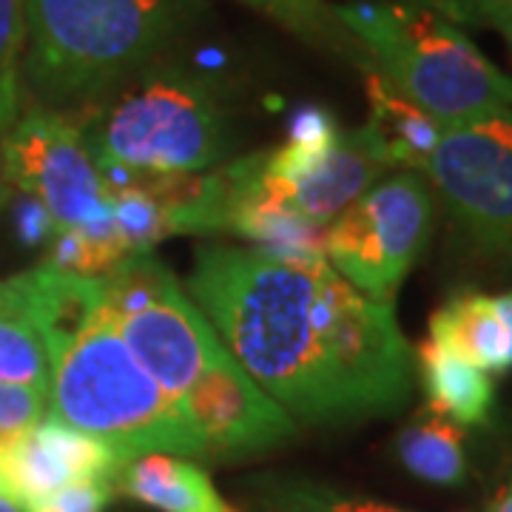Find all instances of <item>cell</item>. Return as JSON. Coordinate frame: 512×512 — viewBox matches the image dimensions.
Here are the masks:
<instances>
[{
    "label": "cell",
    "mask_w": 512,
    "mask_h": 512,
    "mask_svg": "<svg viewBox=\"0 0 512 512\" xmlns=\"http://www.w3.org/2000/svg\"><path fill=\"white\" fill-rule=\"evenodd\" d=\"M185 293L291 419H379L413 396L416 348L396 305L356 291L328 259L202 245Z\"/></svg>",
    "instance_id": "6da1fadb"
},
{
    "label": "cell",
    "mask_w": 512,
    "mask_h": 512,
    "mask_svg": "<svg viewBox=\"0 0 512 512\" xmlns=\"http://www.w3.org/2000/svg\"><path fill=\"white\" fill-rule=\"evenodd\" d=\"M49 365L46 416L103 441L123 464L146 453L205 456L177 402L123 342L100 276L52 268Z\"/></svg>",
    "instance_id": "7a4b0ae2"
},
{
    "label": "cell",
    "mask_w": 512,
    "mask_h": 512,
    "mask_svg": "<svg viewBox=\"0 0 512 512\" xmlns=\"http://www.w3.org/2000/svg\"><path fill=\"white\" fill-rule=\"evenodd\" d=\"M205 0H23L20 77L40 109H83L188 32Z\"/></svg>",
    "instance_id": "3957f363"
},
{
    "label": "cell",
    "mask_w": 512,
    "mask_h": 512,
    "mask_svg": "<svg viewBox=\"0 0 512 512\" xmlns=\"http://www.w3.org/2000/svg\"><path fill=\"white\" fill-rule=\"evenodd\" d=\"M74 117V114H72ZM103 180L200 174L231 151L228 111L217 86L177 66H146L77 109Z\"/></svg>",
    "instance_id": "277c9868"
},
{
    "label": "cell",
    "mask_w": 512,
    "mask_h": 512,
    "mask_svg": "<svg viewBox=\"0 0 512 512\" xmlns=\"http://www.w3.org/2000/svg\"><path fill=\"white\" fill-rule=\"evenodd\" d=\"M333 15L367 57V72L441 123L512 109V74L453 20L399 0H356Z\"/></svg>",
    "instance_id": "5b68a950"
},
{
    "label": "cell",
    "mask_w": 512,
    "mask_h": 512,
    "mask_svg": "<svg viewBox=\"0 0 512 512\" xmlns=\"http://www.w3.org/2000/svg\"><path fill=\"white\" fill-rule=\"evenodd\" d=\"M100 282L123 342L174 402L231 353L157 256H128Z\"/></svg>",
    "instance_id": "8992f818"
},
{
    "label": "cell",
    "mask_w": 512,
    "mask_h": 512,
    "mask_svg": "<svg viewBox=\"0 0 512 512\" xmlns=\"http://www.w3.org/2000/svg\"><path fill=\"white\" fill-rule=\"evenodd\" d=\"M433 231V188L419 171H393L325 228V259L359 293L393 302Z\"/></svg>",
    "instance_id": "52a82bcc"
},
{
    "label": "cell",
    "mask_w": 512,
    "mask_h": 512,
    "mask_svg": "<svg viewBox=\"0 0 512 512\" xmlns=\"http://www.w3.org/2000/svg\"><path fill=\"white\" fill-rule=\"evenodd\" d=\"M421 177L476 251L512 259V109L444 123Z\"/></svg>",
    "instance_id": "ba28073f"
},
{
    "label": "cell",
    "mask_w": 512,
    "mask_h": 512,
    "mask_svg": "<svg viewBox=\"0 0 512 512\" xmlns=\"http://www.w3.org/2000/svg\"><path fill=\"white\" fill-rule=\"evenodd\" d=\"M393 168L370 128L339 131L325 111H299L288 143L268 148L259 183L265 197L316 225L336 220Z\"/></svg>",
    "instance_id": "9c48e42d"
},
{
    "label": "cell",
    "mask_w": 512,
    "mask_h": 512,
    "mask_svg": "<svg viewBox=\"0 0 512 512\" xmlns=\"http://www.w3.org/2000/svg\"><path fill=\"white\" fill-rule=\"evenodd\" d=\"M9 188L46 208L55 228H86L111 214L109 188L69 111L35 106L0 143Z\"/></svg>",
    "instance_id": "30bf717a"
},
{
    "label": "cell",
    "mask_w": 512,
    "mask_h": 512,
    "mask_svg": "<svg viewBox=\"0 0 512 512\" xmlns=\"http://www.w3.org/2000/svg\"><path fill=\"white\" fill-rule=\"evenodd\" d=\"M177 407L200 436L205 456H251L296 433L291 413L274 402L231 353L208 367Z\"/></svg>",
    "instance_id": "8fae6325"
},
{
    "label": "cell",
    "mask_w": 512,
    "mask_h": 512,
    "mask_svg": "<svg viewBox=\"0 0 512 512\" xmlns=\"http://www.w3.org/2000/svg\"><path fill=\"white\" fill-rule=\"evenodd\" d=\"M123 461L103 441L43 416L35 427L0 441V493L26 510L80 481H111Z\"/></svg>",
    "instance_id": "7c38bea8"
},
{
    "label": "cell",
    "mask_w": 512,
    "mask_h": 512,
    "mask_svg": "<svg viewBox=\"0 0 512 512\" xmlns=\"http://www.w3.org/2000/svg\"><path fill=\"white\" fill-rule=\"evenodd\" d=\"M49 302L52 268L0 279V382L49 390Z\"/></svg>",
    "instance_id": "4fadbf2b"
},
{
    "label": "cell",
    "mask_w": 512,
    "mask_h": 512,
    "mask_svg": "<svg viewBox=\"0 0 512 512\" xmlns=\"http://www.w3.org/2000/svg\"><path fill=\"white\" fill-rule=\"evenodd\" d=\"M464 362L493 373L512 370V291H461L430 316V336Z\"/></svg>",
    "instance_id": "5bb4252c"
},
{
    "label": "cell",
    "mask_w": 512,
    "mask_h": 512,
    "mask_svg": "<svg viewBox=\"0 0 512 512\" xmlns=\"http://www.w3.org/2000/svg\"><path fill=\"white\" fill-rule=\"evenodd\" d=\"M114 484L123 495L160 512H239L217 493L205 470L171 453L131 458L117 470Z\"/></svg>",
    "instance_id": "9a60e30c"
},
{
    "label": "cell",
    "mask_w": 512,
    "mask_h": 512,
    "mask_svg": "<svg viewBox=\"0 0 512 512\" xmlns=\"http://www.w3.org/2000/svg\"><path fill=\"white\" fill-rule=\"evenodd\" d=\"M419 376L427 407L461 427H484L493 419L495 382L481 367L464 362L453 350L424 339L416 348Z\"/></svg>",
    "instance_id": "2e32d148"
},
{
    "label": "cell",
    "mask_w": 512,
    "mask_h": 512,
    "mask_svg": "<svg viewBox=\"0 0 512 512\" xmlns=\"http://www.w3.org/2000/svg\"><path fill=\"white\" fill-rule=\"evenodd\" d=\"M367 97H370V117L365 126L376 137L384 160L393 171L421 174L424 160L436 146L444 123L430 117L427 111L416 109L393 89H387L373 72H367Z\"/></svg>",
    "instance_id": "e0dca14e"
},
{
    "label": "cell",
    "mask_w": 512,
    "mask_h": 512,
    "mask_svg": "<svg viewBox=\"0 0 512 512\" xmlns=\"http://www.w3.org/2000/svg\"><path fill=\"white\" fill-rule=\"evenodd\" d=\"M396 456L407 473L436 487L467 481V436L464 427L424 407L407 421L396 439Z\"/></svg>",
    "instance_id": "ac0fdd59"
},
{
    "label": "cell",
    "mask_w": 512,
    "mask_h": 512,
    "mask_svg": "<svg viewBox=\"0 0 512 512\" xmlns=\"http://www.w3.org/2000/svg\"><path fill=\"white\" fill-rule=\"evenodd\" d=\"M245 3L271 15L276 23L291 29L293 35L305 37L311 43L328 46V49H342L348 43L350 52L356 46L353 37L345 32V26L333 15V6L325 0H245Z\"/></svg>",
    "instance_id": "d6986e66"
},
{
    "label": "cell",
    "mask_w": 512,
    "mask_h": 512,
    "mask_svg": "<svg viewBox=\"0 0 512 512\" xmlns=\"http://www.w3.org/2000/svg\"><path fill=\"white\" fill-rule=\"evenodd\" d=\"M23 0H0V143L20 117Z\"/></svg>",
    "instance_id": "ffe728a7"
},
{
    "label": "cell",
    "mask_w": 512,
    "mask_h": 512,
    "mask_svg": "<svg viewBox=\"0 0 512 512\" xmlns=\"http://www.w3.org/2000/svg\"><path fill=\"white\" fill-rule=\"evenodd\" d=\"M282 512H407L399 507H387L370 498H356L330 490V487H316V484H296L279 495Z\"/></svg>",
    "instance_id": "44dd1931"
},
{
    "label": "cell",
    "mask_w": 512,
    "mask_h": 512,
    "mask_svg": "<svg viewBox=\"0 0 512 512\" xmlns=\"http://www.w3.org/2000/svg\"><path fill=\"white\" fill-rule=\"evenodd\" d=\"M49 413V390L35 384L0 382V441L35 427Z\"/></svg>",
    "instance_id": "7402d4cb"
},
{
    "label": "cell",
    "mask_w": 512,
    "mask_h": 512,
    "mask_svg": "<svg viewBox=\"0 0 512 512\" xmlns=\"http://www.w3.org/2000/svg\"><path fill=\"white\" fill-rule=\"evenodd\" d=\"M111 498V481H80L37 501L29 512H103Z\"/></svg>",
    "instance_id": "603a6c76"
},
{
    "label": "cell",
    "mask_w": 512,
    "mask_h": 512,
    "mask_svg": "<svg viewBox=\"0 0 512 512\" xmlns=\"http://www.w3.org/2000/svg\"><path fill=\"white\" fill-rule=\"evenodd\" d=\"M436 12L441 18L453 20L456 26H478L490 12L512 9V0H399Z\"/></svg>",
    "instance_id": "cb8c5ba5"
},
{
    "label": "cell",
    "mask_w": 512,
    "mask_h": 512,
    "mask_svg": "<svg viewBox=\"0 0 512 512\" xmlns=\"http://www.w3.org/2000/svg\"><path fill=\"white\" fill-rule=\"evenodd\" d=\"M478 29H493L495 35L504 40L507 52L512 57V9H498V12H490L487 18L478 23Z\"/></svg>",
    "instance_id": "d4e9b609"
},
{
    "label": "cell",
    "mask_w": 512,
    "mask_h": 512,
    "mask_svg": "<svg viewBox=\"0 0 512 512\" xmlns=\"http://www.w3.org/2000/svg\"><path fill=\"white\" fill-rule=\"evenodd\" d=\"M487 512H512V481H510V487L495 498V504Z\"/></svg>",
    "instance_id": "484cf974"
},
{
    "label": "cell",
    "mask_w": 512,
    "mask_h": 512,
    "mask_svg": "<svg viewBox=\"0 0 512 512\" xmlns=\"http://www.w3.org/2000/svg\"><path fill=\"white\" fill-rule=\"evenodd\" d=\"M0 512H29L23 504H18L15 498H9L6 493H0Z\"/></svg>",
    "instance_id": "4316f807"
},
{
    "label": "cell",
    "mask_w": 512,
    "mask_h": 512,
    "mask_svg": "<svg viewBox=\"0 0 512 512\" xmlns=\"http://www.w3.org/2000/svg\"><path fill=\"white\" fill-rule=\"evenodd\" d=\"M9 194H12V188H9L6 177H3V157H0V205L9 200Z\"/></svg>",
    "instance_id": "83f0119b"
}]
</instances>
